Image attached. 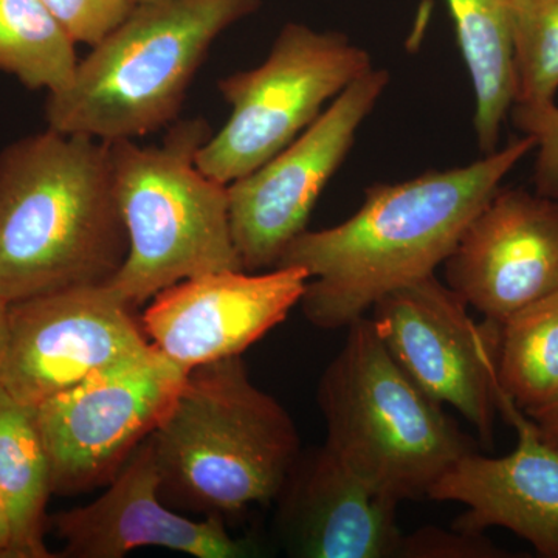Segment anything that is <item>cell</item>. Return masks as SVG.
Here are the masks:
<instances>
[{
  "label": "cell",
  "mask_w": 558,
  "mask_h": 558,
  "mask_svg": "<svg viewBox=\"0 0 558 558\" xmlns=\"http://www.w3.org/2000/svg\"><path fill=\"white\" fill-rule=\"evenodd\" d=\"M134 3H146V2H154V0H132Z\"/></svg>",
  "instance_id": "83f0119b"
},
{
  "label": "cell",
  "mask_w": 558,
  "mask_h": 558,
  "mask_svg": "<svg viewBox=\"0 0 558 558\" xmlns=\"http://www.w3.org/2000/svg\"><path fill=\"white\" fill-rule=\"evenodd\" d=\"M388 84L387 70H369L277 156L230 183L231 234L245 271L275 269L290 242L307 230L319 196Z\"/></svg>",
  "instance_id": "9c48e42d"
},
{
  "label": "cell",
  "mask_w": 558,
  "mask_h": 558,
  "mask_svg": "<svg viewBox=\"0 0 558 558\" xmlns=\"http://www.w3.org/2000/svg\"><path fill=\"white\" fill-rule=\"evenodd\" d=\"M149 438L161 499L223 520L277 501L301 454L295 422L253 384L241 355L189 371Z\"/></svg>",
  "instance_id": "3957f363"
},
{
  "label": "cell",
  "mask_w": 558,
  "mask_h": 558,
  "mask_svg": "<svg viewBox=\"0 0 558 558\" xmlns=\"http://www.w3.org/2000/svg\"><path fill=\"white\" fill-rule=\"evenodd\" d=\"M211 135L204 119L174 121L159 146L109 142L126 259L108 282L135 310L185 279L244 270L230 226L229 185L197 167Z\"/></svg>",
  "instance_id": "5b68a950"
},
{
  "label": "cell",
  "mask_w": 558,
  "mask_h": 558,
  "mask_svg": "<svg viewBox=\"0 0 558 558\" xmlns=\"http://www.w3.org/2000/svg\"><path fill=\"white\" fill-rule=\"evenodd\" d=\"M368 50L341 32L290 22L258 68L219 81L227 123L197 153V167L223 185L244 178L303 134L330 102L373 70Z\"/></svg>",
  "instance_id": "52a82bcc"
},
{
  "label": "cell",
  "mask_w": 558,
  "mask_h": 558,
  "mask_svg": "<svg viewBox=\"0 0 558 558\" xmlns=\"http://www.w3.org/2000/svg\"><path fill=\"white\" fill-rule=\"evenodd\" d=\"M513 123L524 135L535 140V193L558 199V106L521 108L513 106Z\"/></svg>",
  "instance_id": "603a6c76"
},
{
  "label": "cell",
  "mask_w": 558,
  "mask_h": 558,
  "mask_svg": "<svg viewBox=\"0 0 558 558\" xmlns=\"http://www.w3.org/2000/svg\"><path fill=\"white\" fill-rule=\"evenodd\" d=\"M446 2L475 95L473 131L486 156L498 149L502 124L515 101L510 0Z\"/></svg>",
  "instance_id": "e0dca14e"
},
{
  "label": "cell",
  "mask_w": 558,
  "mask_h": 558,
  "mask_svg": "<svg viewBox=\"0 0 558 558\" xmlns=\"http://www.w3.org/2000/svg\"><path fill=\"white\" fill-rule=\"evenodd\" d=\"M49 524L62 542L60 556L68 558H121L146 546L196 558L258 554L250 539L233 537L220 517L190 519L161 499L150 438L140 444L101 497L54 513Z\"/></svg>",
  "instance_id": "5bb4252c"
},
{
  "label": "cell",
  "mask_w": 558,
  "mask_h": 558,
  "mask_svg": "<svg viewBox=\"0 0 558 558\" xmlns=\"http://www.w3.org/2000/svg\"><path fill=\"white\" fill-rule=\"evenodd\" d=\"M130 241L109 142L50 130L0 153V299L108 284Z\"/></svg>",
  "instance_id": "7a4b0ae2"
},
{
  "label": "cell",
  "mask_w": 558,
  "mask_h": 558,
  "mask_svg": "<svg viewBox=\"0 0 558 558\" xmlns=\"http://www.w3.org/2000/svg\"><path fill=\"white\" fill-rule=\"evenodd\" d=\"M510 22L515 65L513 106L553 105L558 92V0H510Z\"/></svg>",
  "instance_id": "44dd1931"
},
{
  "label": "cell",
  "mask_w": 558,
  "mask_h": 558,
  "mask_svg": "<svg viewBox=\"0 0 558 558\" xmlns=\"http://www.w3.org/2000/svg\"><path fill=\"white\" fill-rule=\"evenodd\" d=\"M78 62L75 40L43 0H0V72L53 95L69 87Z\"/></svg>",
  "instance_id": "ffe728a7"
},
{
  "label": "cell",
  "mask_w": 558,
  "mask_h": 558,
  "mask_svg": "<svg viewBox=\"0 0 558 558\" xmlns=\"http://www.w3.org/2000/svg\"><path fill=\"white\" fill-rule=\"evenodd\" d=\"M534 149L535 140L523 135L465 167L376 183L351 218L301 233L277 267L310 275L300 301L304 317L318 329H347L388 293L435 275L506 175Z\"/></svg>",
  "instance_id": "6da1fadb"
},
{
  "label": "cell",
  "mask_w": 558,
  "mask_h": 558,
  "mask_svg": "<svg viewBox=\"0 0 558 558\" xmlns=\"http://www.w3.org/2000/svg\"><path fill=\"white\" fill-rule=\"evenodd\" d=\"M260 0H154L80 60L72 83L47 95V128L102 142L135 140L178 121L215 40Z\"/></svg>",
  "instance_id": "277c9868"
},
{
  "label": "cell",
  "mask_w": 558,
  "mask_h": 558,
  "mask_svg": "<svg viewBox=\"0 0 558 558\" xmlns=\"http://www.w3.org/2000/svg\"><path fill=\"white\" fill-rule=\"evenodd\" d=\"M0 495L13 527V558L54 557L44 542L53 495L46 446L35 407L0 387Z\"/></svg>",
  "instance_id": "ac0fdd59"
},
{
  "label": "cell",
  "mask_w": 558,
  "mask_h": 558,
  "mask_svg": "<svg viewBox=\"0 0 558 558\" xmlns=\"http://www.w3.org/2000/svg\"><path fill=\"white\" fill-rule=\"evenodd\" d=\"M526 414L538 428L539 435L558 450V399Z\"/></svg>",
  "instance_id": "d4e9b609"
},
{
  "label": "cell",
  "mask_w": 558,
  "mask_h": 558,
  "mask_svg": "<svg viewBox=\"0 0 558 558\" xmlns=\"http://www.w3.org/2000/svg\"><path fill=\"white\" fill-rule=\"evenodd\" d=\"M7 340H9V304L0 299V363L5 354Z\"/></svg>",
  "instance_id": "4316f807"
},
{
  "label": "cell",
  "mask_w": 558,
  "mask_h": 558,
  "mask_svg": "<svg viewBox=\"0 0 558 558\" xmlns=\"http://www.w3.org/2000/svg\"><path fill=\"white\" fill-rule=\"evenodd\" d=\"M76 44L94 47L130 16L132 0H43Z\"/></svg>",
  "instance_id": "7402d4cb"
},
{
  "label": "cell",
  "mask_w": 558,
  "mask_h": 558,
  "mask_svg": "<svg viewBox=\"0 0 558 558\" xmlns=\"http://www.w3.org/2000/svg\"><path fill=\"white\" fill-rule=\"evenodd\" d=\"M347 329L318 384L326 444L396 505L427 498L475 444L400 369L371 318Z\"/></svg>",
  "instance_id": "8992f818"
},
{
  "label": "cell",
  "mask_w": 558,
  "mask_h": 558,
  "mask_svg": "<svg viewBox=\"0 0 558 558\" xmlns=\"http://www.w3.org/2000/svg\"><path fill=\"white\" fill-rule=\"evenodd\" d=\"M149 348L134 310L108 286L44 293L9 304L0 387L36 407Z\"/></svg>",
  "instance_id": "8fae6325"
},
{
  "label": "cell",
  "mask_w": 558,
  "mask_h": 558,
  "mask_svg": "<svg viewBox=\"0 0 558 558\" xmlns=\"http://www.w3.org/2000/svg\"><path fill=\"white\" fill-rule=\"evenodd\" d=\"M277 501L289 556L400 557L405 534L398 524L399 505L366 483L326 442L300 454Z\"/></svg>",
  "instance_id": "2e32d148"
},
{
  "label": "cell",
  "mask_w": 558,
  "mask_h": 558,
  "mask_svg": "<svg viewBox=\"0 0 558 558\" xmlns=\"http://www.w3.org/2000/svg\"><path fill=\"white\" fill-rule=\"evenodd\" d=\"M371 312L377 336L400 369L490 444L501 325L473 319L465 301L436 275L388 293Z\"/></svg>",
  "instance_id": "30bf717a"
},
{
  "label": "cell",
  "mask_w": 558,
  "mask_h": 558,
  "mask_svg": "<svg viewBox=\"0 0 558 558\" xmlns=\"http://www.w3.org/2000/svg\"><path fill=\"white\" fill-rule=\"evenodd\" d=\"M442 267L469 307L502 325L558 289V199L499 189Z\"/></svg>",
  "instance_id": "4fadbf2b"
},
{
  "label": "cell",
  "mask_w": 558,
  "mask_h": 558,
  "mask_svg": "<svg viewBox=\"0 0 558 558\" xmlns=\"http://www.w3.org/2000/svg\"><path fill=\"white\" fill-rule=\"evenodd\" d=\"M497 377L524 413L558 399V289L502 323Z\"/></svg>",
  "instance_id": "d6986e66"
},
{
  "label": "cell",
  "mask_w": 558,
  "mask_h": 558,
  "mask_svg": "<svg viewBox=\"0 0 558 558\" xmlns=\"http://www.w3.org/2000/svg\"><path fill=\"white\" fill-rule=\"evenodd\" d=\"M498 410L517 429L515 450L499 458L469 451L440 476L427 498L464 506L453 527L476 534L508 529L539 556L558 558V450L501 389Z\"/></svg>",
  "instance_id": "9a60e30c"
},
{
  "label": "cell",
  "mask_w": 558,
  "mask_h": 558,
  "mask_svg": "<svg viewBox=\"0 0 558 558\" xmlns=\"http://www.w3.org/2000/svg\"><path fill=\"white\" fill-rule=\"evenodd\" d=\"M0 558H13V527L9 509L0 495Z\"/></svg>",
  "instance_id": "484cf974"
},
{
  "label": "cell",
  "mask_w": 558,
  "mask_h": 558,
  "mask_svg": "<svg viewBox=\"0 0 558 558\" xmlns=\"http://www.w3.org/2000/svg\"><path fill=\"white\" fill-rule=\"evenodd\" d=\"M501 550L492 545L484 534L453 527H421L405 535L400 549L403 558H495ZM399 557V558H400Z\"/></svg>",
  "instance_id": "cb8c5ba5"
},
{
  "label": "cell",
  "mask_w": 558,
  "mask_h": 558,
  "mask_svg": "<svg viewBox=\"0 0 558 558\" xmlns=\"http://www.w3.org/2000/svg\"><path fill=\"white\" fill-rule=\"evenodd\" d=\"M307 282L300 267L213 271L161 290L140 322L149 343L189 373L242 355L299 306Z\"/></svg>",
  "instance_id": "7c38bea8"
},
{
  "label": "cell",
  "mask_w": 558,
  "mask_h": 558,
  "mask_svg": "<svg viewBox=\"0 0 558 558\" xmlns=\"http://www.w3.org/2000/svg\"><path fill=\"white\" fill-rule=\"evenodd\" d=\"M186 371L150 344L35 407L57 495L108 486L167 416Z\"/></svg>",
  "instance_id": "ba28073f"
}]
</instances>
